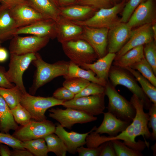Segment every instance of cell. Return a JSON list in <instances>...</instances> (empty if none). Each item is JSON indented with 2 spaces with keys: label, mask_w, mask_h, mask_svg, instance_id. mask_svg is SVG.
Listing matches in <instances>:
<instances>
[{
  "label": "cell",
  "mask_w": 156,
  "mask_h": 156,
  "mask_svg": "<svg viewBox=\"0 0 156 156\" xmlns=\"http://www.w3.org/2000/svg\"><path fill=\"white\" fill-rule=\"evenodd\" d=\"M31 62L36 68L33 83L29 89V93L34 95L40 87L54 79L60 76L65 77L68 74L69 62L59 61L53 64L46 62L38 53Z\"/></svg>",
  "instance_id": "obj_1"
},
{
  "label": "cell",
  "mask_w": 156,
  "mask_h": 156,
  "mask_svg": "<svg viewBox=\"0 0 156 156\" xmlns=\"http://www.w3.org/2000/svg\"><path fill=\"white\" fill-rule=\"evenodd\" d=\"M105 87V94L108 99V112L122 120L131 123L135 110L130 101L119 94L109 81Z\"/></svg>",
  "instance_id": "obj_2"
},
{
  "label": "cell",
  "mask_w": 156,
  "mask_h": 156,
  "mask_svg": "<svg viewBox=\"0 0 156 156\" xmlns=\"http://www.w3.org/2000/svg\"><path fill=\"white\" fill-rule=\"evenodd\" d=\"M114 87L122 85L127 88L133 94L136 96L144 103V109L148 110L152 103L138 85L134 76L126 69L118 66H111L108 78Z\"/></svg>",
  "instance_id": "obj_3"
},
{
  "label": "cell",
  "mask_w": 156,
  "mask_h": 156,
  "mask_svg": "<svg viewBox=\"0 0 156 156\" xmlns=\"http://www.w3.org/2000/svg\"><path fill=\"white\" fill-rule=\"evenodd\" d=\"M64 101L57 99L53 96H36L26 92L23 94L20 103L29 112L32 119L40 121L47 119L45 113L48 109L62 105Z\"/></svg>",
  "instance_id": "obj_4"
},
{
  "label": "cell",
  "mask_w": 156,
  "mask_h": 156,
  "mask_svg": "<svg viewBox=\"0 0 156 156\" xmlns=\"http://www.w3.org/2000/svg\"><path fill=\"white\" fill-rule=\"evenodd\" d=\"M62 44L64 52L70 61L79 66L92 63L98 58L92 47L83 40H72Z\"/></svg>",
  "instance_id": "obj_5"
},
{
  "label": "cell",
  "mask_w": 156,
  "mask_h": 156,
  "mask_svg": "<svg viewBox=\"0 0 156 156\" xmlns=\"http://www.w3.org/2000/svg\"><path fill=\"white\" fill-rule=\"evenodd\" d=\"M123 4L122 2L112 7L100 9L94 15L87 20L72 21L81 26L109 29L120 22L118 14L122 10Z\"/></svg>",
  "instance_id": "obj_6"
},
{
  "label": "cell",
  "mask_w": 156,
  "mask_h": 156,
  "mask_svg": "<svg viewBox=\"0 0 156 156\" xmlns=\"http://www.w3.org/2000/svg\"><path fill=\"white\" fill-rule=\"evenodd\" d=\"M36 58V53L23 55L10 54L9 69L5 73L6 77L10 82L19 87L24 92L27 91L23 81V74Z\"/></svg>",
  "instance_id": "obj_7"
},
{
  "label": "cell",
  "mask_w": 156,
  "mask_h": 156,
  "mask_svg": "<svg viewBox=\"0 0 156 156\" xmlns=\"http://www.w3.org/2000/svg\"><path fill=\"white\" fill-rule=\"evenodd\" d=\"M55 127L52 122L47 119L40 121L32 120L26 125L18 127L12 135L22 142L44 138L54 133Z\"/></svg>",
  "instance_id": "obj_8"
},
{
  "label": "cell",
  "mask_w": 156,
  "mask_h": 156,
  "mask_svg": "<svg viewBox=\"0 0 156 156\" xmlns=\"http://www.w3.org/2000/svg\"><path fill=\"white\" fill-rule=\"evenodd\" d=\"M52 108L49 110V117L57 121L64 128L71 129L76 124H83L97 120V117L75 109Z\"/></svg>",
  "instance_id": "obj_9"
},
{
  "label": "cell",
  "mask_w": 156,
  "mask_h": 156,
  "mask_svg": "<svg viewBox=\"0 0 156 156\" xmlns=\"http://www.w3.org/2000/svg\"><path fill=\"white\" fill-rule=\"evenodd\" d=\"M105 93L74 98L64 101L62 105L65 108L79 110L93 116L103 114L105 109Z\"/></svg>",
  "instance_id": "obj_10"
},
{
  "label": "cell",
  "mask_w": 156,
  "mask_h": 156,
  "mask_svg": "<svg viewBox=\"0 0 156 156\" xmlns=\"http://www.w3.org/2000/svg\"><path fill=\"white\" fill-rule=\"evenodd\" d=\"M50 38L34 35L22 37L16 35L11 40L9 49L10 54L23 55L36 53L46 46Z\"/></svg>",
  "instance_id": "obj_11"
},
{
  "label": "cell",
  "mask_w": 156,
  "mask_h": 156,
  "mask_svg": "<svg viewBox=\"0 0 156 156\" xmlns=\"http://www.w3.org/2000/svg\"><path fill=\"white\" fill-rule=\"evenodd\" d=\"M83 31L79 39L87 42L93 48L99 58L106 54L109 29L82 26Z\"/></svg>",
  "instance_id": "obj_12"
},
{
  "label": "cell",
  "mask_w": 156,
  "mask_h": 156,
  "mask_svg": "<svg viewBox=\"0 0 156 156\" xmlns=\"http://www.w3.org/2000/svg\"><path fill=\"white\" fill-rule=\"evenodd\" d=\"M130 101L135 110V116L131 122L133 127L135 137L141 135L144 141L148 142L146 140L151 138V132L148 127V113L145 112L143 101L135 95L133 94Z\"/></svg>",
  "instance_id": "obj_13"
},
{
  "label": "cell",
  "mask_w": 156,
  "mask_h": 156,
  "mask_svg": "<svg viewBox=\"0 0 156 156\" xmlns=\"http://www.w3.org/2000/svg\"><path fill=\"white\" fill-rule=\"evenodd\" d=\"M154 40L152 24H145L132 30L128 40L116 54L114 60L118 59L130 49L144 45Z\"/></svg>",
  "instance_id": "obj_14"
},
{
  "label": "cell",
  "mask_w": 156,
  "mask_h": 156,
  "mask_svg": "<svg viewBox=\"0 0 156 156\" xmlns=\"http://www.w3.org/2000/svg\"><path fill=\"white\" fill-rule=\"evenodd\" d=\"M132 28L126 23L119 22L109 29L107 50L108 53H117L129 39Z\"/></svg>",
  "instance_id": "obj_15"
},
{
  "label": "cell",
  "mask_w": 156,
  "mask_h": 156,
  "mask_svg": "<svg viewBox=\"0 0 156 156\" xmlns=\"http://www.w3.org/2000/svg\"><path fill=\"white\" fill-rule=\"evenodd\" d=\"M10 8L18 28L40 20L48 19L37 11L27 2Z\"/></svg>",
  "instance_id": "obj_16"
},
{
  "label": "cell",
  "mask_w": 156,
  "mask_h": 156,
  "mask_svg": "<svg viewBox=\"0 0 156 156\" xmlns=\"http://www.w3.org/2000/svg\"><path fill=\"white\" fill-rule=\"evenodd\" d=\"M29 34L40 37H48L50 39L56 37V23L50 19L40 20L27 26L18 28L14 36Z\"/></svg>",
  "instance_id": "obj_17"
},
{
  "label": "cell",
  "mask_w": 156,
  "mask_h": 156,
  "mask_svg": "<svg viewBox=\"0 0 156 156\" xmlns=\"http://www.w3.org/2000/svg\"><path fill=\"white\" fill-rule=\"evenodd\" d=\"M155 12L152 0L141 3L135 9L127 22L131 28L155 22Z\"/></svg>",
  "instance_id": "obj_18"
},
{
  "label": "cell",
  "mask_w": 156,
  "mask_h": 156,
  "mask_svg": "<svg viewBox=\"0 0 156 156\" xmlns=\"http://www.w3.org/2000/svg\"><path fill=\"white\" fill-rule=\"evenodd\" d=\"M94 126L89 131L84 133H80L74 131H66L60 124H57L54 133L59 137L65 145L67 152L75 154L77 148L86 144L87 136L92 131L95 130Z\"/></svg>",
  "instance_id": "obj_19"
},
{
  "label": "cell",
  "mask_w": 156,
  "mask_h": 156,
  "mask_svg": "<svg viewBox=\"0 0 156 156\" xmlns=\"http://www.w3.org/2000/svg\"><path fill=\"white\" fill-rule=\"evenodd\" d=\"M135 138L133 126L131 123L125 130L114 136L100 135V134L92 131L86 137V144L87 147L96 148L107 142L112 140H117L125 142H135Z\"/></svg>",
  "instance_id": "obj_20"
},
{
  "label": "cell",
  "mask_w": 156,
  "mask_h": 156,
  "mask_svg": "<svg viewBox=\"0 0 156 156\" xmlns=\"http://www.w3.org/2000/svg\"><path fill=\"white\" fill-rule=\"evenodd\" d=\"M56 23V36L61 44L70 40L79 39L83 31L81 26L61 16Z\"/></svg>",
  "instance_id": "obj_21"
},
{
  "label": "cell",
  "mask_w": 156,
  "mask_h": 156,
  "mask_svg": "<svg viewBox=\"0 0 156 156\" xmlns=\"http://www.w3.org/2000/svg\"><path fill=\"white\" fill-rule=\"evenodd\" d=\"M103 114L101 123L94 131L100 134L106 133L109 136H116L125 130L131 123L118 118L108 112Z\"/></svg>",
  "instance_id": "obj_22"
},
{
  "label": "cell",
  "mask_w": 156,
  "mask_h": 156,
  "mask_svg": "<svg viewBox=\"0 0 156 156\" xmlns=\"http://www.w3.org/2000/svg\"><path fill=\"white\" fill-rule=\"evenodd\" d=\"M18 29L10 8L0 5V41L2 42L12 39Z\"/></svg>",
  "instance_id": "obj_23"
},
{
  "label": "cell",
  "mask_w": 156,
  "mask_h": 156,
  "mask_svg": "<svg viewBox=\"0 0 156 156\" xmlns=\"http://www.w3.org/2000/svg\"><path fill=\"white\" fill-rule=\"evenodd\" d=\"M116 56L115 53H108L103 57L99 58L96 62L85 64L81 67L86 70H90L97 78L107 81L109 71Z\"/></svg>",
  "instance_id": "obj_24"
},
{
  "label": "cell",
  "mask_w": 156,
  "mask_h": 156,
  "mask_svg": "<svg viewBox=\"0 0 156 156\" xmlns=\"http://www.w3.org/2000/svg\"><path fill=\"white\" fill-rule=\"evenodd\" d=\"M15 122L11 109L4 99L0 96V132L9 133L18 127Z\"/></svg>",
  "instance_id": "obj_25"
},
{
  "label": "cell",
  "mask_w": 156,
  "mask_h": 156,
  "mask_svg": "<svg viewBox=\"0 0 156 156\" xmlns=\"http://www.w3.org/2000/svg\"><path fill=\"white\" fill-rule=\"evenodd\" d=\"M27 3L47 18L57 22L60 16L58 10L51 0H28Z\"/></svg>",
  "instance_id": "obj_26"
},
{
  "label": "cell",
  "mask_w": 156,
  "mask_h": 156,
  "mask_svg": "<svg viewBox=\"0 0 156 156\" xmlns=\"http://www.w3.org/2000/svg\"><path fill=\"white\" fill-rule=\"evenodd\" d=\"M144 45L130 49L113 62L114 65L122 68L131 67L144 57Z\"/></svg>",
  "instance_id": "obj_27"
},
{
  "label": "cell",
  "mask_w": 156,
  "mask_h": 156,
  "mask_svg": "<svg viewBox=\"0 0 156 156\" xmlns=\"http://www.w3.org/2000/svg\"><path fill=\"white\" fill-rule=\"evenodd\" d=\"M86 5H74L58 10L60 16L71 21H80L87 17L94 10Z\"/></svg>",
  "instance_id": "obj_28"
},
{
  "label": "cell",
  "mask_w": 156,
  "mask_h": 156,
  "mask_svg": "<svg viewBox=\"0 0 156 156\" xmlns=\"http://www.w3.org/2000/svg\"><path fill=\"white\" fill-rule=\"evenodd\" d=\"M95 74L90 69L85 70L73 62H69L68 73L65 79L77 77L82 78L105 86L107 81L101 80L95 76Z\"/></svg>",
  "instance_id": "obj_29"
},
{
  "label": "cell",
  "mask_w": 156,
  "mask_h": 156,
  "mask_svg": "<svg viewBox=\"0 0 156 156\" xmlns=\"http://www.w3.org/2000/svg\"><path fill=\"white\" fill-rule=\"evenodd\" d=\"M135 78L141 86L142 90L152 103L156 104V87L137 70L130 67L124 68Z\"/></svg>",
  "instance_id": "obj_30"
},
{
  "label": "cell",
  "mask_w": 156,
  "mask_h": 156,
  "mask_svg": "<svg viewBox=\"0 0 156 156\" xmlns=\"http://www.w3.org/2000/svg\"><path fill=\"white\" fill-rule=\"evenodd\" d=\"M25 92L16 85L9 88L0 87V96L4 99L11 109L20 103L23 94Z\"/></svg>",
  "instance_id": "obj_31"
},
{
  "label": "cell",
  "mask_w": 156,
  "mask_h": 156,
  "mask_svg": "<svg viewBox=\"0 0 156 156\" xmlns=\"http://www.w3.org/2000/svg\"><path fill=\"white\" fill-rule=\"evenodd\" d=\"M48 152H52L57 156H65L67 152L66 147L62 140L54 133L44 138Z\"/></svg>",
  "instance_id": "obj_32"
},
{
  "label": "cell",
  "mask_w": 156,
  "mask_h": 156,
  "mask_svg": "<svg viewBox=\"0 0 156 156\" xmlns=\"http://www.w3.org/2000/svg\"><path fill=\"white\" fill-rule=\"evenodd\" d=\"M23 147L33 156H47L48 152L44 138H40L22 142Z\"/></svg>",
  "instance_id": "obj_33"
},
{
  "label": "cell",
  "mask_w": 156,
  "mask_h": 156,
  "mask_svg": "<svg viewBox=\"0 0 156 156\" xmlns=\"http://www.w3.org/2000/svg\"><path fill=\"white\" fill-rule=\"evenodd\" d=\"M130 67L137 70L154 86L156 87V75L151 66L144 57L140 61Z\"/></svg>",
  "instance_id": "obj_34"
},
{
  "label": "cell",
  "mask_w": 156,
  "mask_h": 156,
  "mask_svg": "<svg viewBox=\"0 0 156 156\" xmlns=\"http://www.w3.org/2000/svg\"><path fill=\"white\" fill-rule=\"evenodd\" d=\"M63 86L71 91L75 95L81 92L90 82L85 79L74 77L65 79Z\"/></svg>",
  "instance_id": "obj_35"
},
{
  "label": "cell",
  "mask_w": 156,
  "mask_h": 156,
  "mask_svg": "<svg viewBox=\"0 0 156 156\" xmlns=\"http://www.w3.org/2000/svg\"><path fill=\"white\" fill-rule=\"evenodd\" d=\"M11 109L15 122L21 126L26 125L32 120L29 112L20 103Z\"/></svg>",
  "instance_id": "obj_36"
},
{
  "label": "cell",
  "mask_w": 156,
  "mask_h": 156,
  "mask_svg": "<svg viewBox=\"0 0 156 156\" xmlns=\"http://www.w3.org/2000/svg\"><path fill=\"white\" fill-rule=\"evenodd\" d=\"M154 40L144 46V57L156 75V45Z\"/></svg>",
  "instance_id": "obj_37"
},
{
  "label": "cell",
  "mask_w": 156,
  "mask_h": 156,
  "mask_svg": "<svg viewBox=\"0 0 156 156\" xmlns=\"http://www.w3.org/2000/svg\"><path fill=\"white\" fill-rule=\"evenodd\" d=\"M116 156H142L143 155L129 147L119 140L111 141Z\"/></svg>",
  "instance_id": "obj_38"
},
{
  "label": "cell",
  "mask_w": 156,
  "mask_h": 156,
  "mask_svg": "<svg viewBox=\"0 0 156 156\" xmlns=\"http://www.w3.org/2000/svg\"><path fill=\"white\" fill-rule=\"evenodd\" d=\"M105 86L90 82L79 93L75 94L74 98L102 94L105 93Z\"/></svg>",
  "instance_id": "obj_39"
},
{
  "label": "cell",
  "mask_w": 156,
  "mask_h": 156,
  "mask_svg": "<svg viewBox=\"0 0 156 156\" xmlns=\"http://www.w3.org/2000/svg\"><path fill=\"white\" fill-rule=\"evenodd\" d=\"M0 144L6 145L13 149H25L23 146L22 141L9 133L0 132Z\"/></svg>",
  "instance_id": "obj_40"
},
{
  "label": "cell",
  "mask_w": 156,
  "mask_h": 156,
  "mask_svg": "<svg viewBox=\"0 0 156 156\" xmlns=\"http://www.w3.org/2000/svg\"><path fill=\"white\" fill-rule=\"evenodd\" d=\"M143 0H129L123 8L120 22L126 23L133 11Z\"/></svg>",
  "instance_id": "obj_41"
},
{
  "label": "cell",
  "mask_w": 156,
  "mask_h": 156,
  "mask_svg": "<svg viewBox=\"0 0 156 156\" xmlns=\"http://www.w3.org/2000/svg\"><path fill=\"white\" fill-rule=\"evenodd\" d=\"M148 110L149 117L148 127L152 130L151 139L155 140H156V104L152 103Z\"/></svg>",
  "instance_id": "obj_42"
},
{
  "label": "cell",
  "mask_w": 156,
  "mask_h": 156,
  "mask_svg": "<svg viewBox=\"0 0 156 156\" xmlns=\"http://www.w3.org/2000/svg\"><path fill=\"white\" fill-rule=\"evenodd\" d=\"M75 94L67 88L63 86L56 90L53 94V96L61 100L68 101L74 98Z\"/></svg>",
  "instance_id": "obj_43"
},
{
  "label": "cell",
  "mask_w": 156,
  "mask_h": 156,
  "mask_svg": "<svg viewBox=\"0 0 156 156\" xmlns=\"http://www.w3.org/2000/svg\"><path fill=\"white\" fill-rule=\"evenodd\" d=\"M83 5H88L94 8L101 9L110 8L109 0H79Z\"/></svg>",
  "instance_id": "obj_44"
},
{
  "label": "cell",
  "mask_w": 156,
  "mask_h": 156,
  "mask_svg": "<svg viewBox=\"0 0 156 156\" xmlns=\"http://www.w3.org/2000/svg\"><path fill=\"white\" fill-rule=\"evenodd\" d=\"M103 144L96 148H85L83 146L78 147L77 153L79 156H99Z\"/></svg>",
  "instance_id": "obj_45"
},
{
  "label": "cell",
  "mask_w": 156,
  "mask_h": 156,
  "mask_svg": "<svg viewBox=\"0 0 156 156\" xmlns=\"http://www.w3.org/2000/svg\"><path fill=\"white\" fill-rule=\"evenodd\" d=\"M124 144L130 148L137 152L141 153L146 147H148L149 144L148 142L139 140L135 142H123Z\"/></svg>",
  "instance_id": "obj_46"
},
{
  "label": "cell",
  "mask_w": 156,
  "mask_h": 156,
  "mask_svg": "<svg viewBox=\"0 0 156 156\" xmlns=\"http://www.w3.org/2000/svg\"><path fill=\"white\" fill-rule=\"evenodd\" d=\"M99 156H116L111 141L103 144Z\"/></svg>",
  "instance_id": "obj_47"
},
{
  "label": "cell",
  "mask_w": 156,
  "mask_h": 156,
  "mask_svg": "<svg viewBox=\"0 0 156 156\" xmlns=\"http://www.w3.org/2000/svg\"><path fill=\"white\" fill-rule=\"evenodd\" d=\"M6 72L5 67L0 65V87L8 88H12L15 85L7 79L5 75Z\"/></svg>",
  "instance_id": "obj_48"
},
{
  "label": "cell",
  "mask_w": 156,
  "mask_h": 156,
  "mask_svg": "<svg viewBox=\"0 0 156 156\" xmlns=\"http://www.w3.org/2000/svg\"><path fill=\"white\" fill-rule=\"evenodd\" d=\"M11 156H33V154L26 149H13L11 151Z\"/></svg>",
  "instance_id": "obj_49"
},
{
  "label": "cell",
  "mask_w": 156,
  "mask_h": 156,
  "mask_svg": "<svg viewBox=\"0 0 156 156\" xmlns=\"http://www.w3.org/2000/svg\"><path fill=\"white\" fill-rule=\"evenodd\" d=\"M28 0H1V4L11 8L16 5L27 2Z\"/></svg>",
  "instance_id": "obj_50"
},
{
  "label": "cell",
  "mask_w": 156,
  "mask_h": 156,
  "mask_svg": "<svg viewBox=\"0 0 156 156\" xmlns=\"http://www.w3.org/2000/svg\"><path fill=\"white\" fill-rule=\"evenodd\" d=\"M8 146L0 144V156H11V151Z\"/></svg>",
  "instance_id": "obj_51"
},
{
  "label": "cell",
  "mask_w": 156,
  "mask_h": 156,
  "mask_svg": "<svg viewBox=\"0 0 156 156\" xmlns=\"http://www.w3.org/2000/svg\"><path fill=\"white\" fill-rule=\"evenodd\" d=\"M8 57L7 50L4 47H0V62H3L7 60Z\"/></svg>",
  "instance_id": "obj_52"
},
{
  "label": "cell",
  "mask_w": 156,
  "mask_h": 156,
  "mask_svg": "<svg viewBox=\"0 0 156 156\" xmlns=\"http://www.w3.org/2000/svg\"><path fill=\"white\" fill-rule=\"evenodd\" d=\"M152 29L153 35L154 40L156 41V24L154 22L152 24Z\"/></svg>",
  "instance_id": "obj_53"
},
{
  "label": "cell",
  "mask_w": 156,
  "mask_h": 156,
  "mask_svg": "<svg viewBox=\"0 0 156 156\" xmlns=\"http://www.w3.org/2000/svg\"><path fill=\"white\" fill-rule=\"evenodd\" d=\"M59 1L63 4H68L74 2L75 0H59Z\"/></svg>",
  "instance_id": "obj_54"
},
{
  "label": "cell",
  "mask_w": 156,
  "mask_h": 156,
  "mask_svg": "<svg viewBox=\"0 0 156 156\" xmlns=\"http://www.w3.org/2000/svg\"><path fill=\"white\" fill-rule=\"evenodd\" d=\"M51 1L54 3V4L56 6V3L57 2V0H51Z\"/></svg>",
  "instance_id": "obj_55"
},
{
  "label": "cell",
  "mask_w": 156,
  "mask_h": 156,
  "mask_svg": "<svg viewBox=\"0 0 156 156\" xmlns=\"http://www.w3.org/2000/svg\"><path fill=\"white\" fill-rule=\"evenodd\" d=\"M2 42L0 41V47L1 46V44Z\"/></svg>",
  "instance_id": "obj_56"
},
{
  "label": "cell",
  "mask_w": 156,
  "mask_h": 156,
  "mask_svg": "<svg viewBox=\"0 0 156 156\" xmlns=\"http://www.w3.org/2000/svg\"><path fill=\"white\" fill-rule=\"evenodd\" d=\"M1 0H0V2H1Z\"/></svg>",
  "instance_id": "obj_57"
}]
</instances>
